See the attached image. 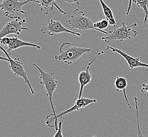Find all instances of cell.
Masks as SVG:
<instances>
[{"instance_id":"6da1fadb","label":"cell","mask_w":148,"mask_h":137,"mask_svg":"<svg viewBox=\"0 0 148 137\" xmlns=\"http://www.w3.org/2000/svg\"><path fill=\"white\" fill-rule=\"evenodd\" d=\"M59 51V55H56L55 59L70 65L84 54L91 52V49L75 47L71 45L70 42H66L63 43L60 45Z\"/></svg>"},{"instance_id":"7a4b0ae2","label":"cell","mask_w":148,"mask_h":137,"mask_svg":"<svg viewBox=\"0 0 148 137\" xmlns=\"http://www.w3.org/2000/svg\"><path fill=\"white\" fill-rule=\"evenodd\" d=\"M137 26L136 23L127 25L125 22H123L120 27L109 31L107 36L101 38V40L108 43L112 41L118 40L122 42L125 40H131L136 36L138 34L137 31L133 29L134 27Z\"/></svg>"},{"instance_id":"3957f363","label":"cell","mask_w":148,"mask_h":137,"mask_svg":"<svg viewBox=\"0 0 148 137\" xmlns=\"http://www.w3.org/2000/svg\"><path fill=\"white\" fill-rule=\"evenodd\" d=\"M33 66H35L39 71L40 75V79L41 80V81L40 82V84L45 86V89L47 92V95L50 101L52 111L55 115H57L56 113L52 100L54 92L58 86V81L55 79L54 73L45 72L36 63H33Z\"/></svg>"},{"instance_id":"277c9868","label":"cell","mask_w":148,"mask_h":137,"mask_svg":"<svg viewBox=\"0 0 148 137\" xmlns=\"http://www.w3.org/2000/svg\"><path fill=\"white\" fill-rule=\"evenodd\" d=\"M69 27L72 29H77L86 31L94 30L99 32V30L94 27V23L90 18L86 16L85 13L79 9H75L73 11L70 18L68 20Z\"/></svg>"},{"instance_id":"5b68a950","label":"cell","mask_w":148,"mask_h":137,"mask_svg":"<svg viewBox=\"0 0 148 137\" xmlns=\"http://www.w3.org/2000/svg\"><path fill=\"white\" fill-rule=\"evenodd\" d=\"M29 2H33V0H27L22 2L18 0H2L0 3V10L4 12V15L7 18L14 19L18 15L16 13H21L27 15L26 11L22 10V7Z\"/></svg>"},{"instance_id":"8992f818","label":"cell","mask_w":148,"mask_h":137,"mask_svg":"<svg viewBox=\"0 0 148 137\" xmlns=\"http://www.w3.org/2000/svg\"><path fill=\"white\" fill-rule=\"evenodd\" d=\"M0 50L3 51L4 53L5 54L6 57L8 58L9 62L10 63L9 68L11 69L13 73L18 77H21L23 79L25 83L29 87L31 94L34 95L35 93L33 89L31 84L30 83L29 79L27 75V72L25 71L22 61L18 58L12 59L11 57V55H9L7 51L1 45H0Z\"/></svg>"},{"instance_id":"52a82bcc","label":"cell","mask_w":148,"mask_h":137,"mask_svg":"<svg viewBox=\"0 0 148 137\" xmlns=\"http://www.w3.org/2000/svg\"><path fill=\"white\" fill-rule=\"evenodd\" d=\"M26 23V20L22 18L20 16H17L12 21L6 23L5 26L0 31V39L6 36L14 34L15 36H20L22 31L29 30L27 27H23Z\"/></svg>"},{"instance_id":"ba28073f","label":"cell","mask_w":148,"mask_h":137,"mask_svg":"<svg viewBox=\"0 0 148 137\" xmlns=\"http://www.w3.org/2000/svg\"><path fill=\"white\" fill-rule=\"evenodd\" d=\"M40 31L43 34H48L50 36H55L56 34L61 33H70L74 36H81V34L66 28L61 22L55 21L51 18L47 22V26L42 27Z\"/></svg>"},{"instance_id":"9c48e42d","label":"cell","mask_w":148,"mask_h":137,"mask_svg":"<svg viewBox=\"0 0 148 137\" xmlns=\"http://www.w3.org/2000/svg\"><path fill=\"white\" fill-rule=\"evenodd\" d=\"M0 44L8 47V50L6 51L10 55L11 54L12 51L23 47H31L36 48L37 49H41V47L38 45L21 40L17 38L16 36H15L14 37L12 38H9L6 36L3 37L2 38L0 39Z\"/></svg>"},{"instance_id":"30bf717a","label":"cell","mask_w":148,"mask_h":137,"mask_svg":"<svg viewBox=\"0 0 148 137\" xmlns=\"http://www.w3.org/2000/svg\"><path fill=\"white\" fill-rule=\"evenodd\" d=\"M103 54V51H101V52H99L97 54V55L95 57V58H93L92 59V61H90L88 64L87 66H86V70L83 71H81L79 73V77H78V80H79V82L80 83V88L78 98L82 97L83 89H84V87L86 85H88V84H90L91 82V81L92 74L91 73V72H89V68H90V66L93 63V62H95V60L98 58V57L100 56L102 54Z\"/></svg>"},{"instance_id":"8fae6325","label":"cell","mask_w":148,"mask_h":137,"mask_svg":"<svg viewBox=\"0 0 148 137\" xmlns=\"http://www.w3.org/2000/svg\"><path fill=\"white\" fill-rule=\"evenodd\" d=\"M111 50L114 53H116L120 54L121 56L123 57L125 60H126L128 64V66L131 68H137L139 67L148 68V64L141 62L139 58L132 57L119 49L113 48L109 45H107V48L106 50Z\"/></svg>"},{"instance_id":"7c38bea8","label":"cell","mask_w":148,"mask_h":137,"mask_svg":"<svg viewBox=\"0 0 148 137\" xmlns=\"http://www.w3.org/2000/svg\"><path fill=\"white\" fill-rule=\"evenodd\" d=\"M97 102V101L95 99H93L86 98L82 97L81 98H78L75 102L74 105L72 107L65 111H63L59 114H57L56 117L58 119L62 118L68 114L72 113L75 111L79 110L81 109H83L86 107L90 104L95 103Z\"/></svg>"},{"instance_id":"4fadbf2b","label":"cell","mask_w":148,"mask_h":137,"mask_svg":"<svg viewBox=\"0 0 148 137\" xmlns=\"http://www.w3.org/2000/svg\"><path fill=\"white\" fill-rule=\"evenodd\" d=\"M33 2L38 4L40 7L41 12L45 15H47L50 12H52L54 7L63 15L67 14L59 6L56 0H33Z\"/></svg>"},{"instance_id":"5bb4252c","label":"cell","mask_w":148,"mask_h":137,"mask_svg":"<svg viewBox=\"0 0 148 137\" xmlns=\"http://www.w3.org/2000/svg\"><path fill=\"white\" fill-rule=\"evenodd\" d=\"M114 86L116 87V92H119L120 90H123V95L125 97V100L127 102L129 107L130 109H131V105L128 100L127 95L126 92V88L127 86V79L124 77H116V80L114 82Z\"/></svg>"},{"instance_id":"9a60e30c","label":"cell","mask_w":148,"mask_h":137,"mask_svg":"<svg viewBox=\"0 0 148 137\" xmlns=\"http://www.w3.org/2000/svg\"><path fill=\"white\" fill-rule=\"evenodd\" d=\"M101 4V7L103 10L104 15L109 23V25L113 27H116V21L112 10L107 5L103 0H99Z\"/></svg>"},{"instance_id":"2e32d148","label":"cell","mask_w":148,"mask_h":137,"mask_svg":"<svg viewBox=\"0 0 148 137\" xmlns=\"http://www.w3.org/2000/svg\"><path fill=\"white\" fill-rule=\"evenodd\" d=\"M133 3H135L136 6L142 9L145 14L143 22L145 23L148 18V0H132Z\"/></svg>"},{"instance_id":"e0dca14e","label":"cell","mask_w":148,"mask_h":137,"mask_svg":"<svg viewBox=\"0 0 148 137\" xmlns=\"http://www.w3.org/2000/svg\"><path fill=\"white\" fill-rule=\"evenodd\" d=\"M58 119L56 117V115H55L54 113H52L46 117L45 123L49 128H55L56 131L58 129Z\"/></svg>"},{"instance_id":"ac0fdd59","label":"cell","mask_w":148,"mask_h":137,"mask_svg":"<svg viewBox=\"0 0 148 137\" xmlns=\"http://www.w3.org/2000/svg\"><path fill=\"white\" fill-rule=\"evenodd\" d=\"M109 25L108 21L106 20H102L101 21H98L94 23V27L99 30V32L103 33L104 34L107 35L108 32L104 31V29H106Z\"/></svg>"},{"instance_id":"d6986e66","label":"cell","mask_w":148,"mask_h":137,"mask_svg":"<svg viewBox=\"0 0 148 137\" xmlns=\"http://www.w3.org/2000/svg\"><path fill=\"white\" fill-rule=\"evenodd\" d=\"M134 101H135V104H136V118H137V130L136 131L137 136H143V134H142V131L140 129V126L139 123V110H138V98L136 97L134 98Z\"/></svg>"},{"instance_id":"ffe728a7","label":"cell","mask_w":148,"mask_h":137,"mask_svg":"<svg viewBox=\"0 0 148 137\" xmlns=\"http://www.w3.org/2000/svg\"><path fill=\"white\" fill-rule=\"evenodd\" d=\"M62 122H60L58 123V129L56 130V133L54 135V137H63V134H62Z\"/></svg>"},{"instance_id":"44dd1931","label":"cell","mask_w":148,"mask_h":137,"mask_svg":"<svg viewBox=\"0 0 148 137\" xmlns=\"http://www.w3.org/2000/svg\"><path fill=\"white\" fill-rule=\"evenodd\" d=\"M141 91L142 93L147 92L148 93V81L145 84H142Z\"/></svg>"},{"instance_id":"7402d4cb","label":"cell","mask_w":148,"mask_h":137,"mask_svg":"<svg viewBox=\"0 0 148 137\" xmlns=\"http://www.w3.org/2000/svg\"><path fill=\"white\" fill-rule=\"evenodd\" d=\"M132 0H129V4H128V7H127V11L126 12V15H129L130 14V12L132 8Z\"/></svg>"},{"instance_id":"603a6c76","label":"cell","mask_w":148,"mask_h":137,"mask_svg":"<svg viewBox=\"0 0 148 137\" xmlns=\"http://www.w3.org/2000/svg\"><path fill=\"white\" fill-rule=\"evenodd\" d=\"M63 1L68 3H74L78 5L80 4V0H63Z\"/></svg>"},{"instance_id":"cb8c5ba5","label":"cell","mask_w":148,"mask_h":137,"mask_svg":"<svg viewBox=\"0 0 148 137\" xmlns=\"http://www.w3.org/2000/svg\"><path fill=\"white\" fill-rule=\"evenodd\" d=\"M0 60L4 61H7V62H9L8 58L7 57H2V56H0Z\"/></svg>"}]
</instances>
